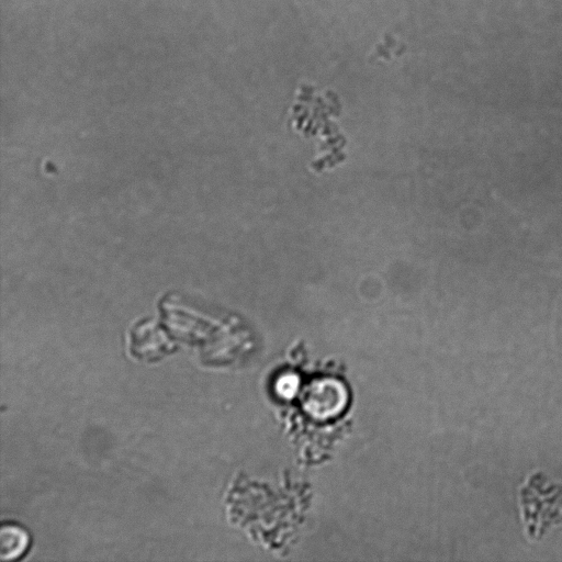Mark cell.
<instances>
[{
    "instance_id": "cell-1",
    "label": "cell",
    "mask_w": 562,
    "mask_h": 562,
    "mask_svg": "<svg viewBox=\"0 0 562 562\" xmlns=\"http://www.w3.org/2000/svg\"><path fill=\"white\" fill-rule=\"evenodd\" d=\"M519 504L525 534L532 542L541 541L553 527L562 524V486L544 472L527 477L519 491Z\"/></svg>"
},
{
    "instance_id": "cell-2",
    "label": "cell",
    "mask_w": 562,
    "mask_h": 562,
    "mask_svg": "<svg viewBox=\"0 0 562 562\" xmlns=\"http://www.w3.org/2000/svg\"><path fill=\"white\" fill-rule=\"evenodd\" d=\"M31 538L26 530L16 523H4L0 530V557L4 561H14L26 555Z\"/></svg>"
}]
</instances>
